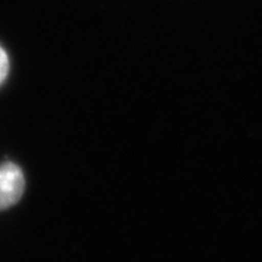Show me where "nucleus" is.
Listing matches in <instances>:
<instances>
[{"label":"nucleus","mask_w":262,"mask_h":262,"mask_svg":"<svg viewBox=\"0 0 262 262\" xmlns=\"http://www.w3.org/2000/svg\"><path fill=\"white\" fill-rule=\"evenodd\" d=\"M25 177L22 169L13 162L0 165V211L13 207L24 195Z\"/></svg>","instance_id":"obj_1"},{"label":"nucleus","mask_w":262,"mask_h":262,"mask_svg":"<svg viewBox=\"0 0 262 262\" xmlns=\"http://www.w3.org/2000/svg\"><path fill=\"white\" fill-rule=\"evenodd\" d=\"M10 72V58L6 50L0 46V86L6 82Z\"/></svg>","instance_id":"obj_2"}]
</instances>
